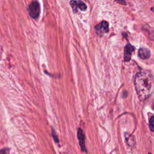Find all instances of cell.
<instances>
[{
  "label": "cell",
  "instance_id": "obj_1",
  "mask_svg": "<svg viewBox=\"0 0 154 154\" xmlns=\"http://www.w3.org/2000/svg\"><path fill=\"white\" fill-rule=\"evenodd\" d=\"M134 85L139 99L144 100L154 91V78L147 71L140 72L135 76Z\"/></svg>",
  "mask_w": 154,
  "mask_h": 154
},
{
  "label": "cell",
  "instance_id": "obj_2",
  "mask_svg": "<svg viewBox=\"0 0 154 154\" xmlns=\"http://www.w3.org/2000/svg\"><path fill=\"white\" fill-rule=\"evenodd\" d=\"M28 13L30 17L34 19L38 17L40 13V6L37 1H33L28 5Z\"/></svg>",
  "mask_w": 154,
  "mask_h": 154
},
{
  "label": "cell",
  "instance_id": "obj_3",
  "mask_svg": "<svg viewBox=\"0 0 154 154\" xmlns=\"http://www.w3.org/2000/svg\"><path fill=\"white\" fill-rule=\"evenodd\" d=\"M70 5L73 10V13H76L78 11V8H79L81 11H85L87 9V5L86 4L82 2V1H75V0H72L70 1Z\"/></svg>",
  "mask_w": 154,
  "mask_h": 154
},
{
  "label": "cell",
  "instance_id": "obj_4",
  "mask_svg": "<svg viewBox=\"0 0 154 154\" xmlns=\"http://www.w3.org/2000/svg\"><path fill=\"white\" fill-rule=\"evenodd\" d=\"M134 51V48L131 44L128 43L125 47L124 51V60L125 61H129L131 58L132 53Z\"/></svg>",
  "mask_w": 154,
  "mask_h": 154
},
{
  "label": "cell",
  "instance_id": "obj_5",
  "mask_svg": "<svg viewBox=\"0 0 154 154\" xmlns=\"http://www.w3.org/2000/svg\"><path fill=\"white\" fill-rule=\"evenodd\" d=\"M109 25L108 23L106 21H102L100 23H99L98 25H97L95 27L96 31L99 34H104L105 32H107L109 29Z\"/></svg>",
  "mask_w": 154,
  "mask_h": 154
},
{
  "label": "cell",
  "instance_id": "obj_6",
  "mask_svg": "<svg viewBox=\"0 0 154 154\" xmlns=\"http://www.w3.org/2000/svg\"><path fill=\"white\" fill-rule=\"evenodd\" d=\"M77 136L79 140V143L81 146V149L82 151H86L85 147V137L83 133L82 130L81 128H79L78 130V133H77Z\"/></svg>",
  "mask_w": 154,
  "mask_h": 154
},
{
  "label": "cell",
  "instance_id": "obj_7",
  "mask_svg": "<svg viewBox=\"0 0 154 154\" xmlns=\"http://www.w3.org/2000/svg\"><path fill=\"white\" fill-rule=\"evenodd\" d=\"M138 56L143 60L147 59L150 56V52L148 49L140 48L138 50Z\"/></svg>",
  "mask_w": 154,
  "mask_h": 154
},
{
  "label": "cell",
  "instance_id": "obj_8",
  "mask_svg": "<svg viewBox=\"0 0 154 154\" xmlns=\"http://www.w3.org/2000/svg\"><path fill=\"white\" fill-rule=\"evenodd\" d=\"M149 128L152 131H154V116H153L149 120Z\"/></svg>",
  "mask_w": 154,
  "mask_h": 154
},
{
  "label": "cell",
  "instance_id": "obj_9",
  "mask_svg": "<svg viewBox=\"0 0 154 154\" xmlns=\"http://www.w3.org/2000/svg\"><path fill=\"white\" fill-rule=\"evenodd\" d=\"M52 137H53L54 141H55L56 143H58V142H59V141H58V137H57V135L55 132L54 131V129H52Z\"/></svg>",
  "mask_w": 154,
  "mask_h": 154
},
{
  "label": "cell",
  "instance_id": "obj_10",
  "mask_svg": "<svg viewBox=\"0 0 154 154\" xmlns=\"http://www.w3.org/2000/svg\"><path fill=\"white\" fill-rule=\"evenodd\" d=\"M115 1L117 2H118V3H119V4H122V5H126V3L125 0H115Z\"/></svg>",
  "mask_w": 154,
  "mask_h": 154
},
{
  "label": "cell",
  "instance_id": "obj_11",
  "mask_svg": "<svg viewBox=\"0 0 154 154\" xmlns=\"http://www.w3.org/2000/svg\"><path fill=\"white\" fill-rule=\"evenodd\" d=\"M151 10L154 13V6H153V7H152L151 8Z\"/></svg>",
  "mask_w": 154,
  "mask_h": 154
}]
</instances>
